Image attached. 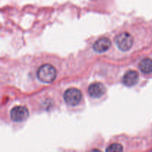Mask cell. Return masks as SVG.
I'll list each match as a JSON object with an SVG mask.
<instances>
[{
  "label": "cell",
  "mask_w": 152,
  "mask_h": 152,
  "mask_svg": "<svg viewBox=\"0 0 152 152\" xmlns=\"http://www.w3.org/2000/svg\"><path fill=\"white\" fill-rule=\"evenodd\" d=\"M56 69L49 64H45L37 71V77L38 79L42 83H50L53 82L56 78Z\"/></svg>",
  "instance_id": "1"
},
{
  "label": "cell",
  "mask_w": 152,
  "mask_h": 152,
  "mask_svg": "<svg viewBox=\"0 0 152 152\" xmlns=\"http://www.w3.org/2000/svg\"><path fill=\"white\" fill-rule=\"evenodd\" d=\"M115 42L120 50L127 51L133 45L134 39L132 36L129 33H121L116 37Z\"/></svg>",
  "instance_id": "2"
},
{
  "label": "cell",
  "mask_w": 152,
  "mask_h": 152,
  "mask_svg": "<svg viewBox=\"0 0 152 152\" xmlns=\"http://www.w3.org/2000/svg\"><path fill=\"white\" fill-rule=\"evenodd\" d=\"M83 95L80 90L74 88H68L64 94V99L68 105L75 106L78 105L82 100Z\"/></svg>",
  "instance_id": "3"
},
{
  "label": "cell",
  "mask_w": 152,
  "mask_h": 152,
  "mask_svg": "<svg viewBox=\"0 0 152 152\" xmlns=\"http://www.w3.org/2000/svg\"><path fill=\"white\" fill-rule=\"evenodd\" d=\"M29 115L28 110L24 106H16L10 111V118L14 122H22Z\"/></svg>",
  "instance_id": "4"
},
{
  "label": "cell",
  "mask_w": 152,
  "mask_h": 152,
  "mask_svg": "<svg viewBox=\"0 0 152 152\" xmlns=\"http://www.w3.org/2000/svg\"><path fill=\"white\" fill-rule=\"evenodd\" d=\"M106 89L105 86L100 83H94L90 85L88 89L89 95L94 98H99L105 94Z\"/></svg>",
  "instance_id": "5"
},
{
  "label": "cell",
  "mask_w": 152,
  "mask_h": 152,
  "mask_svg": "<svg viewBox=\"0 0 152 152\" xmlns=\"http://www.w3.org/2000/svg\"><path fill=\"white\" fill-rule=\"evenodd\" d=\"M111 45V42L110 39L108 38H102L99 39L97 41L95 42V43L93 45V48L95 51L98 52V53H102L106 50H108L110 48Z\"/></svg>",
  "instance_id": "6"
},
{
  "label": "cell",
  "mask_w": 152,
  "mask_h": 152,
  "mask_svg": "<svg viewBox=\"0 0 152 152\" xmlns=\"http://www.w3.org/2000/svg\"><path fill=\"white\" fill-rule=\"evenodd\" d=\"M138 79H139V75H138L137 72L133 71V70H131V71H128L124 74L123 77V82L126 86H133L137 83Z\"/></svg>",
  "instance_id": "7"
},
{
  "label": "cell",
  "mask_w": 152,
  "mask_h": 152,
  "mask_svg": "<svg viewBox=\"0 0 152 152\" xmlns=\"http://www.w3.org/2000/svg\"><path fill=\"white\" fill-rule=\"evenodd\" d=\"M139 68L144 74H151L152 73V59L149 58H145L142 59L140 63Z\"/></svg>",
  "instance_id": "8"
},
{
  "label": "cell",
  "mask_w": 152,
  "mask_h": 152,
  "mask_svg": "<svg viewBox=\"0 0 152 152\" xmlns=\"http://www.w3.org/2000/svg\"><path fill=\"white\" fill-rule=\"evenodd\" d=\"M123 150V146L118 143H114L111 145L106 149L107 151H121Z\"/></svg>",
  "instance_id": "9"
}]
</instances>
